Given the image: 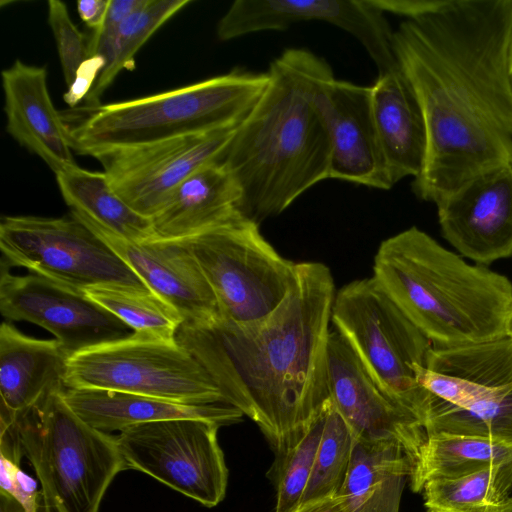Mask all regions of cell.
<instances>
[{
    "label": "cell",
    "instance_id": "1",
    "mask_svg": "<svg viewBox=\"0 0 512 512\" xmlns=\"http://www.w3.org/2000/svg\"><path fill=\"white\" fill-rule=\"evenodd\" d=\"M512 0H442L393 31L398 65L422 109L427 153L412 191L435 205L512 165Z\"/></svg>",
    "mask_w": 512,
    "mask_h": 512
},
{
    "label": "cell",
    "instance_id": "2",
    "mask_svg": "<svg viewBox=\"0 0 512 512\" xmlns=\"http://www.w3.org/2000/svg\"><path fill=\"white\" fill-rule=\"evenodd\" d=\"M335 285L320 262L298 263L297 279L266 319L182 323L176 341L208 372L226 404L253 420L276 447L330 399L327 343Z\"/></svg>",
    "mask_w": 512,
    "mask_h": 512
},
{
    "label": "cell",
    "instance_id": "3",
    "mask_svg": "<svg viewBox=\"0 0 512 512\" xmlns=\"http://www.w3.org/2000/svg\"><path fill=\"white\" fill-rule=\"evenodd\" d=\"M267 85L219 161L236 178L241 212L258 224L329 178L331 143L321 93L334 77L322 57L288 48L266 71Z\"/></svg>",
    "mask_w": 512,
    "mask_h": 512
},
{
    "label": "cell",
    "instance_id": "4",
    "mask_svg": "<svg viewBox=\"0 0 512 512\" xmlns=\"http://www.w3.org/2000/svg\"><path fill=\"white\" fill-rule=\"evenodd\" d=\"M373 277L433 347L506 336L512 283L412 226L381 242Z\"/></svg>",
    "mask_w": 512,
    "mask_h": 512
},
{
    "label": "cell",
    "instance_id": "5",
    "mask_svg": "<svg viewBox=\"0 0 512 512\" xmlns=\"http://www.w3.org/2000/svg\"><path fill=\"white\" fill-rule=\"evenodd\" d=\"M267 82V72L234 69L163 93L85 107L79 120L65 122L73 150L96 158L116 149L238 126Z\"/></svg>",
    "mask_w": 512,
    "mask_h": 512
},
{
    "label": "cell",
    "instance_id": "6",
    "mask_svg": "<svg viewBox=\"0 0 512 512\" xmlns=\"http://www.w3.org/2000/svg\"><path fill=\"white\" fill-rule=\"evenodd\" d=\"M64 391L48 394L12 422L40 483L43 512H99L125 462L116 436L81 419Z\"/></svg>",
    "mask_w": 512,
    "mask_h": 512
},
{
    "label": "cell",
    "instance_id": "7",
    "mask_svg": "<svg viewBox=\"0 0 512 512\" xmlns=\"http://www.w3.org/2000/svg\"><path fill=\"white\" fill-rule=\"evenodd\" d=\"M331 324L377 385L425 428L435 396L418 384L415 368L426 366L432 344L373 276L336 292Z\"/></svg>",
    "mask_w": 512,
    "mask_h": 512
},
{
    "label": "cell",
    "instance_id": "8",
    "mask_svg": "<svg viewBox=\"0 0 512 512\" xmlns=\"http://www.w3.org/2000/svg\"><path fill=\"white\" fill-rule=\"evenodd\" d=\"M183 242L215 294L220 317L236 325L266 319L296 282L298 263L282 257L242 212Z\"/></svg>",
    "mask_w": 512,
    "mask_h": 512
},
{
    "label": "cell",
    "instance_id": "9",
    "mask_svg": "<svg viewBox=\"0 0 512 512\" xmlns=\"http://www.w3.org/2000/svg\"><path fill=\"white\" fill-rule=\"evenodd\" d=\"M65 386L128 392L192 405L225 403L208 372L176 339L136 333L70 356Z\"/></svg>",
    "mask_w": 512,
    "mask_h": 512
},
{
    "label": "cell",
    "instance_id": "10",
    "mask_svg": "<svg viewBox=\"0 0 512 512\" xmlns=\"http://www.w3.org/2000/svg\"><path fill=\"white\" fill-rule=\"evenodd\" d=\"M0 249L2 266L22 267L81 292L95 286L151 291L100 236L72 214L3 217Z\"/></svg>",
    "mask_w": 512,
    "mask_h": 512
},
{
    "label": "cell",
    "instance_id": "11",
    "mask_svg": "<svg viewBox=\"0 0 512 512\" xmlns=\"http://www.w3.org/2000/svg\"><path fill=\"white\" fill-rule=\"evenodd\" d=\"M220 427L205 419L161 420L130 426L116 441L126 470L143 472L210 508L224 499L228 483Z\"/></svg>",
    "mask_w": 512,
    "mask_h": 512
},
{
    "label": "cell",
    "instance_id": "12",
    "mask_svg": "<svg viewBox=\"0 0 512 512\" xmlns=\"http://www.w3.org/2000/svg\"><path fill=\"white\" fill-rule=\"evenodd\" d=\"M236 128L116 149L96 159L117 195L152 219L189 176L221 158Z\"/></svg>",
    "mask_w": 512,
    "mask_h": 512
},
{
    "label": "cell",
    "instance_id": "13",
    "mask_svg": "<svg viewBox=\"0 0 512 512\" xmlns=\"http://www.w3.org/2000/svg\"><path fill=\"white\" fill-rule=\"evenodd\" d=\"M0 311L8 320L48 330L69 356L133 333L84 292L32 273L13 275L2 265Z\"/></svg>",
    "mask_w": 512,
    "mask_h": 512
},
{
    "label": "cell",
    "instance_id": "14",
    "mask_svg": "<svg viewBox=\"0 0 512 512\" xmlns=\"http://www.w3.org/2000/svg\"><path fill=\"white\" fill-rule=\"evenodd\" d=\"M310 21L326 22L351 34L365 48L378 74L399 68L393 30L371 0H236L219 20L216 33L228 41Z\"/></svg>",
    "mask_w": 512,
    "mask_h": 512
},
{
    "label": "cell",
    "instance_id": "15",
    "mask_svg": "<svg viewBox=\"0 0 512 512\" xmlns=\"http://www.w3.org/2000/svg\"><path fill=\"white\" fill-rule=\"evenodd\" d=\"M327 375L330 399L354 438L400 444L413 471L427 439L424 426L377 385L334 328L328 336Z\"/></svg>",
    "mask_w": 512,
    "mask_h": 512
},
{
    "label": "cell",
    "instance_id": "16",
    "mask_svg": "<svg viewBox=\"0 0 512 512\" xmlns=\"http://www.w3.org/2000/svg\"><path fill=\"white\" fill-rule=\"evenodd\" d=\"M443 238L487 266L512 257V165L469 180L436 204Z\"/></svg>",
    "mask_w": 512,
    "mask_h": 512
},
{
    "label": "cell",
    "instance_id": "17",
    "mask_svg": "<svg viewBox=\"0 0 512 512\" xmlns=\"http://www.w3.org/2000/svg\"><path fill=\"white\" fill-rule=\"evenodd\" d=\"M321 106L331 143L329 178L392 188L374 120L371 86L333 78L323 88Z\"/></svg>",
    "mask_w": 512,
    "mask_h": 512
},
{
    "label": "cell",
    "instance_id": "18",
    "mask_svg": "<svg viewBox=\"0 0 512 512\" xmlns=\"http://www.w3.org/2000/svg\"><path fill=\"white\" fill-rule=\"evenodd\" d=\"M97 235L152 292L179 312L184 323H203L219 316L215 294L183 241L152 239L135 242L112 235Z\"/></svg>",
    "mask_w": 512,
    "mask_h": 512
},
{
    "label": "cell",
    "instance_id": "19",
    "mask_svg": "<svg viewBox=\"0 0 512 512\" xmlns=\"http://www.w3.org/2000/svg\"><path fill=\"white\" fill-rule=\"evenodd\" d=\"M418 384L437 398L468 409L512 388V338L452 347H431Z\"/></svg>",
    "mask_w": 512,
    "mask_h": 512
},
{
    "label": "cell",
    "instance_id": "20",
    "mask_svg": "<svg viewBox=\"0 0 512 512\" xmlns=\"http://www.w3.org/2000/svg\"><path fill=\"white\" fill-rule=\"evenodd\" d=\"M7 132L56 174L77 165L63 114L51 100L45 67L16 60L2 71Z\"/></svg>",
    "mask_w": 512,
    "mask_h": 512
},
{
    "label": "cell",
    "instance_id": "21",
    "mask_svg": "<svg viewBox=\"0 0 512 512\" xmlns=\"http://www.w3.org/2000/svg\"><path fill=\"white\" fill-rule=\"evenodd\" d=\"M68 353L56 339L29 337L8 322L0 328V424H8L48 394L66 390Z\"/></svg>",
    "mask_w": 512,
    "mask_h": 512
},
{
    "label": "cell",
    "instance_id": "22",
    "mask_svg": "<svg viewBox=\"0 0 512 512\" xmlns=\"http://www.w3.org/2000/svg\"><path fill=\"white\" fill-rule=\"evenodd\" d=\"M242 191L221 161L189 176L152 218L156 239L183 241L213 229L241 212Z\"/></svg>",
    "mask_w": 512,
    "mask_h": 512
},
{
    "label": "cell",
    "instance_id": "23",
    "mask_svg": "<svg viewBox=\"0 0 512 512\" xmlns=\"http://www.w3.org/2000/svg\"><path fill=\"white\" fill-rule=\"evenodd\" d=\"M372 109L393 185L416 178L427 153V129L418 99L400 67L378 74L371 86Z\"/></svg>",
    "mask_w": 512,
    "mask_h": 512
},
{
    "label": "cell",
    "instance_id": "24",
    "mask_svg": "<svg viewBox=\"0 0 512 512\" xmlns=\"http://www.w3.org/2000/svg\"><path fill=\"white\" fill-rule=\"evenodd\" d=\"M64 398L81 419L106 433L120 432L141 423L181 418L205 419L225 426L244 416L226 403L192 405L105 389L67 388Z\"/></svg>",
    "mask_w": 512,
    "mask_h": 512
},
{
    "label": "cell",
    "instance_id": "25",
    "mask_svg": "<svg viewBox=\"0 0 512 512\" xmlns=\"http://www.w3.org/2000/svg\"><path fill=\"white\" fill-rule=\"evenodd\" d=\"M411 471V462L400 444L355 439L338 492L346 512H399Z\"/></svg>",
    "mask_w": 512,
    "mask_h": 512
},
{
    "label": "cell",
    "instance_id": "26",
    "mask_svg": "<svg viewBox=\"0 0 512 512\" xmlns=\"http://www.w3.org/2000/svg\"><path fill=\"white\" fill-rule=\"evenodd\" d=\"M55 175L71 214L95 233L135 242L156 239L152 219L137 213L122 200L104 172L74 165Z\"/></svg>",
    "mask_w": 512,
    "mask_h": 512
},
{
    "label": "cell",
    "instance_id": "27",
    "mask_svg": "<svg viewBox=\"0 0 512 512\" xmlns=\"http://www.w3.org/2000/svg\"><path fill=\"white\" fill-rule=\"evenodd\" d=\"M512 446L471 435L428 434L410 477V487L421 492L425 482L467 475L487 466L511 461Z\"/></svg>",
    "mask_w": 512,
    "mask_h": 512
},
{
    "label": "cell",
    "instance_id": "28",
    "mask_svg": "<svg viewBox=\"0 0 512 512\" xmlns=\"http://www.w3.org/2000/svg\"><path fill=\"white\" fill-rule=\"evenodd\" d=\"M431 512H512V460L422 487Z\"/></svg>",
    "mask_w": 512,
    "mask_h": 512
},
{
    "label": "cell",
    "instance_id": "29",
    "mask_svg": "<svg viewBox=\"0 0 512 512\" xmlns=\"http://www.w3.org/2000/svg\"><path fill=\"white\" fill-rule=\"evenodd\" d=\"M190 0H146L117 29L99 75L86 96L87 108L99 106L100 97L123 69L135 66V55L146 41Z\"/></svg>",
    "mask_w": 512,
    "mask_h": 512
},
{
    "label": "cell",
    "instance_id": "30",
    "mask_svg": "<svg viewBox=\"0 0 512 512\" xmlns=\"http://www.w3.org/2000/svg\"><path fill=\"white\" fill-rule=\"evenodd\" d=\"M83 292L139 335L174 340L183 323L179 312L152 291L95 286Z\"/></svg>",
    "mask_w": 512,
    "mask_h": 512
},
{
    "label": "cell",
    "instance_id": "31",
    "mask_svg": "<svg viewBox=\"0 0 512 512\" xmlns=\"http://www.w3.org/2000/svg\"><path fill=\"white\" fill-rule=\"evenodd\" d=\"M328 401L309 423L288 434L274 447V512H292L302 502L321 440Z\"/></svg>",
    "mask_w": 512,
    "mask_h": 512
},
{
    "label": "cell",
    "instance_id": "32",
    "mask_svg": "<svg viewBox=\"0 0 512 512\" xmlns=\"http://www.w3.org/2000/svg\"><path fill=\"white\" fill-rule=\"evenodd\" d=\"M425 430L427 435L448 433L481 436L512 446V388L468 409L435 396Z\"/></svg>",
    "mask_w": 512,
    "mask_h": 512
},
{
    "label": "cell",
    "instance_id": "33",
    "mask_svg": "<svg viewBox=\"0 0 512 512\" xmlns=\"http://www.w3.org/2000/svg\"><path fill=\"white\" fill-rule=\"evenodd\" d=\"M354 441L350 428L329 399L313 470L301 503L338 494L349 468Z\"/></svg>",
    "mask_w": 512,
    "mask_h": 512
},
{
    "label": "cell",
    "instance_id": "34",
    "mask_svg": "<svg viewBox=\"0 0 512 512\" xmlns=\"http://www.w3.org/2000/svg\"><path fill=\"white\" fill-rule=\"evenodd\" d=\"M48 23L55 39L64 80L69 88L90 60L89 40L72 22L62 1H48Z\"/></svg>",
    "mask_w": 512,
    "mask_h": 512
},
{
    "label": "cell",
    "instance_id": "35",
    "mask_svg": "<svg viewBox=\"0 0 512 512\" xmlns=\"http://www.w3.org/2000/svg\"><path fill=\"white\" fill-rule=\"evenodd\" d=\"M0 491L10 494L26 512H37L41 492L37 482L22 471L20 464L0 456Z\"/></svg>",
    "mask_w": 512,
    "mask_h": 512
},
{
    "label": "cell",
    "instance_id": "36",
    "mask_svg": "<svg viewBox=\"0 0 512 512\" xmlns=\"http://www.w3.org/2000/svg\"><path fill=\"white\" fill-rule=\"evenodd\" d=\"M442 0H371L383 13H392L412 19L435 10Z\"/></svg>",
    "mask_w": 512,
    "mask_h": 512
},
{
    "label": "cell",
    "instance_id": "37",
    "mask_svg": "<svg viewBox=\"0 0 512 512\" xmlns=\"http://www.w3.org/2000/svg\"><path fill=\"white\" fill-rule=\"evenodd\" d=\"M145 1L146 0H110L105 20L102 26L94 32L114 34L121 23L140 8Z\"/></svg>",
    "mask_w": 512,
    "mask_h": 512
},
{
    "label": "cell",
    "instance_id": "38",
    "mask_svg": "<svg viewBox=\"0 0 512 512\" xmlns=\"http://www.w3.org/2000/svg\"><path fill=\"white\" fill-rule=\"evenodd\" d=\"M110 0H81L77 2V12L81 20L94 31L98 30L107 13Z\"/></svg>",
    "mask_w": 512,
    "mask_h": 512
},
{
    "label": "cell",
    "instance_id": "39",
    "mask_svg": "<svg viewBox=\"0 0 512 512\" xmlns=\"http://www.w3.org/2000/svg\"><path fill=\"white\" fill-rule=\"evenodd\" d=\"M292 512H346L338 494L301 503Z\"/></svg>",
    "mask_w": 512,
    "mask_h": 512
},
{
    "label": "cell",
    "instance_id": "40",
    "mask_svg": "<svg viewBox=\"0 0 512 512\" xmlns=\"http://www.w3.org/2000/svg\"><path fill=\"white\" fill-rule=\"evenodd\" d=\"M0 512H26L10 494L0 491Z\"/></svg>",
    "mask_w": 512,
    "mask_h": 512
},
{
    "label": "cell",
    "instance_id": "41",
    "mask_svg": "<svg viewBox=\"0 0 512 512\" xmlns=\"http://www.w3.org/2000/svg\"><path fill=\"white\" fill-rule=\"evenodd\" d=\"M509 73H510V77H511V81H512V36H511V41H510V46H509Z\"/></svg>",
    "mask_w": 512,
    "mask_h": 512
},
{
    "label": "cell",
    "instance_id": "42",
    "mask_svg": "<svg viewBox=\"0 0 512 512\" xmlns=\"http://www.w3.org/2000/svg\"><path fill=\"white\" fill-rule=\"evenodd\" d=\"M506 334L512 338V316L509 319V322L507 324Z\"/></svg>",
    "mask_w": 512,
    "mask_h": 512
},
{
    "label": "cell",
    "instance_id": "43",
    "mask_svg": "<svg viewBox=\"0 0 512 512\" xmlns=\"http://www.w3.org/2000/svg\"><path fill=\"white\" fill-rule=\"evenodd\" d=\"M426 512H431V511L427 510Z\"/></svg>",
    "mask_w": 512,
    "mask_h": 512
}]
</instances>
